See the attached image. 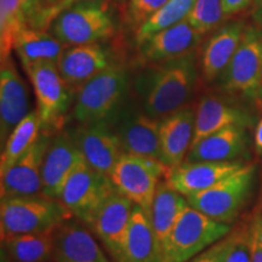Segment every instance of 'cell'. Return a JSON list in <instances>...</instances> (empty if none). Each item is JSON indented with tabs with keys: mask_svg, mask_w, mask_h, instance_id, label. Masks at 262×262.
Masks as SVG:
<instances>
[{
	"mask_svg": "<svg viewBox=\"0 0 262 262\" xmlns=\"http://www.w3.org/2000/svg\"><path fill=\"white\" fill-rule=\"evenodd\" d=\"M112 64L110 52L100 42L66 47L57 68L70 89H81L91 78Z\"/></svg>",
	"mask_w": 262,
	"mask_h": 262,
	"instance_id": "cell-18",
	"label": "cell"
},
{
	"mask_svg": "<svg viewBox=\"0 0 262 262\" xmlns=\"http://www.w3.org/2000/svg\"><path fill=\"white\" fill-rule=\"evenodd\" d=\"M25 71L34 89L41 131L49 134L60 130L71 104V89L60 74L57 63L37 62Z\"/></svg>",
	"mask_w": 262,
	"mask_h": 262,
	"instance_id": "cell-10",
	"label": "cell"
},
{
	"mask_svg": "<svg viewBox=\"0 0 262 262\" xmlns=\"http://www.w3.org/2000/svg\"><path fill=\"white\" fill-rule=\"evenodd\" d=\"M229 244V235L225 237L221 241H219L217 243L211 245L210 248H208L206 250L203 251L199 255H196L195 257L191 258L187 262H220L222 255H224L225 250L227 249Z\"/></svg>",
	"mask_w": 262,
	"mask_h": 262,
	"instance_id": "cell-37",
	"label": "cell"
},
{
	"mask_svg": "<svg viewBox=\"0 0 262 262\" xmlns=\"http://www.w3.org/2000/svg\"><path fill=\"white\" fill-rule=\"evenodd\" d=\"M254 119L249 113L215 96H205L195 108L192 146L205 137L231 126L249 127ZM191 146V147H192Z\"/></svg>",
	"mask_w": 262,
	"mask_h": 262,
	"instance_id": "cell-22",
	"label": "cell"
},
{
	"mask_svg": "<svg viewBox=\"0 0 262 262\" xmlns=\"http://www.w3.org/2000/svg\"><path fill=\"white\" fill-rule=\"evenodd\" d=\"M231 226L187 205L163 245L160 262H187L227 237Z\"/></svg>",
	"mask_w": 262,
	"mask_h": 262,
	"instance_id": "cell-3",
	"label": "cell"
},
{
	"mask_svg": "<svg viewBox=\"0 0 262 262\" xmlns=\"http://www.w3.org/2000/svg\"><path fill=\"white\" fill-rule=\"evenodd\" d=\"M257 226L258 228H260V232H261V235H262V219H257Z\"/></svg>",
	"mask_w": 262,
	"mask_h": 262,
	"instance_id": "cell-43",
	"label": "cell"
},
{
	"mask_svg": "<svg viewBox=\"0 0 262 262\" xmlns=\"http://www.w3.org/2000/svg\"><path fill=\"white\" fill-rule=\"evenodd\" d=\"M220 262H253L251 232L241 231L229 234V244Z\"/></svg>",
	"mask_w": 262,
	"mask_h": 262,
	"instance_id": "cell-33",
	"label": "cell"
},
{
	"mask_svg": "<svg viewBox=\"0 0 262 262\" xmlns=\"http://www.w3.org/2000/svg\"><path fill=\"white\" fill-rule=\"evenodd\" d=\"M83 160L84 157L70 133L61 131L52 137L42 163L41 194L60 198L67 180Z\"/></svg>",
	"mask_w": 262,
	"mask_h": 262,
	"instance_id": "cell-14",
	"label": "cell"
},
{
	"mask_svg": "<svg viewBox=\"0 0 262 262\" xmlns=\"http://www.w3.org/2000/svg\"><path fill=\"white\" fill-rule=\"evenodd\" d=\"M170 169L158 159L123 153L111 171L110 179L120 194L148 214L157 188L168 178Z\"/></svg>",
	"mask_w": 262,
	"mask_h": 262,
	"instance_id": "cell-5",
	"label": "cell"
},
{
	"mask_svg": "<svg viewBox=\"0 0 262 262\" xmlns=\"http://www.w3.org/2000/svg\"><path fill=\"white\" fill-rule=\"evenodd\" d=\"M224 17L222 0H196L187 18L196 31L205 34L217 27Z\"/></svg>",
	"mask_w": 262,
	"mask_h": 262,
	"instance_id": "cell-32",
	"label": "cell"
},
{
	"mask_svg": "<svg viewBox=\"0 0 262 262\" xmlns=\"http://www.w3.org/2000/svg\"><path fill=\"white\" fill-rule=\"evenodd\" d=\"M86 2H98V0H61L58 4L51 6V8L44 9V12H42V16L40 19V27H39V29L45 31L48 27H50L51 22L54 21V18L56 17L60 12L63 11V10L71 8V6H73L75 4H79V3H86Z\"/></svg>",
	"mask_w": 262,
	"mask_h": 262,
	"instance_id": "cell-36",
	"label": "cell"
},
{
	"mask_svg": "<svg viewBox=\"0 0 262 262\" xmlns=\"http://www.w3.org/2000/svg\"><path fill=\"white\" fill-rule=\"evenodd\" d=\"M71 136L85 162L107 176L124 153L116 131L108 122L79 124Z\"/></svg>",
	"mask_w": 262,
	"mask_h": 262,
	"instance_id": "cell-11",
	"label": "cell"
},
{
	"mask_svg": "<svg viewBox=\"0 0 262 262\" xmlns=\"http://www.w3.org/2000/svg\"><path fill=\"white\" fill-rule=\"evenodd\" d=\"M220 78L226 93L262 102V29H244L241 44Z\"/></svg>",
	"mask_w": 262,
	"mask_h": 262,
	"instance_id": "cell-6",
	"label": "cell"
},
{
	"mask_svg": "<svg viewBox=\"0 0 262 262\" xmlns=\"http://www.w3.org/2000/svg\"><path fill=\"white\" fill-rule=\"evenodd\" d=\"M187 205V198L176 191L166 180H163L159 183L148 212L153 232L158 243L159 254L162 253L163 245L171 233L176 221Z\"/></svg>",
	"mask_w": 262,
	"mask_h": 262,
	"instance_id": "cell-25",
	"label": "cell"
},
{
	"mask_svg": "<svg viewBox=\"0 0 262 262\" xmlns=\"http://www.w3.org/2000/svg\"><path fill=\"white\" fill-rule=\"evenodd\" d=\"M247 127L231 126L205 137L189 148L185 162H231L247 152Z\"/></svg>",
	"mask_w": 262,
	"mask_h": 262,
	"instance_id": "cell-23",
	"label": "cell"
},
{
	"mask_svg": "<svg viewBox=\"0 0 262 262\" xmlns=\"http://www.w3.org/2000/svg\"><path fill=\"white\" fill-rule=\"evenodd\" d=\"M55 231L12 235L2 243L15 262H48L54 260Z\"/></svg>",
	"mask_w": 262,
	"mask_h": 262,
	"instance_id": "cell-28",
	"label": "cell"
},
{
	"mask_svg": "<svg viewBox=\"0 0 262 262\" xmlns=\"http://www.w3.org/2000/svg\"><path fill=\"white\" fill-rule=\"evenodd\" d=\"M127 86L129 78L122 66H108L79 90L73 108L75 122L80 125L112 122L119 113Z\"/></svg>",
	"mask_w": 262,
	"mask_h": 262,
	"instance_id": "cell-4",
	"label": "cell"
},
{
	"mask_svg": "<svg viewBox=\"0 0 262 262\" xmlns=\"http://www.w3.org/2000/svg\"><path fill=\"white\" fill-rule=\"evenodd\" d=\"M72 216L60 199L47 195L4 198L0 204L2 239L52 231L72 219Z\"/></svg>",
	"mask_w": 262,
	"mask_h": 262,
	"instance_id": "cell-2",
	"label": "cell"
},
{
	"mask_svg": "<svg viewBox=\"0 0 262 262\" xmlns=\"http://www.w3.org/2000/svg\"><path fill=\"white\" fill-rule=\"evenodd\" d=\"M168 0H129L126 8L127 19L131 25L140 27L152 17Z\"/></svg>",
	"mask_w": 262,
	"mask_h": 262,
	"instance_id": "cell-34",
	"label": "cell"
},
{
	"mask_svg": "<svg viewBox=\"0 0 262 262\" xmlns=\"http://www.w3.org/2000/svg\"><path fill=\"white\" fill-rule=\"evenodd\" d=\"M66 45L47 31L26 27L16 40L15 51L24 70L33 63L50 61L57 63Z\"/></svg>",
	"mask_w": 262,
	"mask_h": 262,
	"instance_id": "cell-27",
	"label": "cell"
},
{
	"mask_svg": "<svg viewBox=\"0 0 262 262\" xmlns=\"http://www.w3.org/2000/svg\"><path fill=\"white\" fill-rule=\"evenodd\" d=\"M255 19H256L257 24L262 26V0H258L256 10H255Z\"/></svg>",
	"mask_w": 262,
	"mask_h": 262,
	"instance_id": "cell-41",
	"label": "cell"
},
{
	"mask_svg": "<svg viewBox=\"0 0 262 262\" xmlns=\"http://www.w3.org/2000/svg\"><path fill=\"white\" fill-rule=\"evenodd\" d=\"M50 141L49 134L41 133L31 148L11 168L2 173V199L41 194L42 163Z\"/></svg>",
	"mask_w": 262,
	"mask_h": 262,
	"instance_id": "cell-12",
	"label": "cell"
},
{
	"mask_svg": "<svg viewBox=\"0 0 262 262\" xmlns=\"http://www.w3.org/2000/svg\"><path fill=\"white\" fill-rule=\"evenodd\" d=\"M251 258L253 262H262V235L257 222L251 229Z\"/></svg>",
	"mask_w": 262,
	"mask_h": 262,
	"instance_id": "cell-38",
	"label": "cell"
},
{
	"mask_svg": "<svg viewBox=\"0 0 262 262\" xmlns=\"http://www.w3.org/2000/svg\"><path fill=\"white\" fill-rule=\"evenodd\" d=\"M60 2L61 0H42V3H44V9L51 8V6L58 4Z\"/></svg>",
	"mask_w": 262,
	"mask_h": 262,
	"instance_id": "cell-42",
	"label": "cell"
},
{
	"mask_svg": "<svg viewBox=\"0 0 262 262\" xmlns=\"http://www.w3.org/2000/svg\"><path fill=\"white\" fill-rule=\"evenodd\" d=\"M241 160L231 162H185L171 168L168 181L173 188L186 198L212 187L221 180L243 168Z\"/></svg>",
	"mask_w": 262,
	"mask_h": 262,
	"instance_id": "cell-16",
	"label": "cell"
},
{
	"mask_svg": "<svg viewBox=\"0 0 262 262\" xmlns=\"http://www.w3.org/2000/svg\"><path fill=\"white\" fill-rule=\"evenodd\" d=\"M196 0H168L152 17L136 28V44L140 47L156 33L178 25L187 18Z\"/></svg>",
	"mask_w": 262,
	"mask_h": 262,
	"instance_id": "cell-30",
	"label": "cell"
},
{
	"mask_svg": "<svg viewBox=\"0 0 262 262\" xmlns=\"http://www.w3.org/2000/svg\"><path fill=\"white\" fill-rule=\"evenodd\" d=\"M195 125V108H181L159 120L160 160L169 168L183 163L192 146Z\"/></svg>",
	"mask_w": 262,
	"mask_h": 262,
	"instance_id": "cell-19",
	"label": "cell"
},
{
	"mask_svg": "<svg viewBox=\"0 0 262 262\" xmlns=\"http://www.w3.org/2000/svg\"><path fill=\"white\" fill-rule=\"evenodd\" d=\"M116 192L110 176L83 160L67 180L58 199L77 220L90 226L101 206Z\"/></svg>",
	"mask_w": 262,
	"mask_h": 262,
	"instance_id": "cell-9",
	"label": "cell"
},
{
	"mask_svg": "<svg viewBox=\"0 0 262 262\" xmlns=\"http://www.w3.org/2000/svg\"><path fill=\"white\" fill-rule=\"evenodd\" d=\"M19 2H21L22 10L27 19L28 27L39 29L42 12H44L42 0H19Z\"/></svg>",
	"mask_w": 262,
	"mask_h": 262,
	"instance_id": "cell-35",
	"label": "cell"
},
{
	"mask_svg": "<svg viewBox=\"0 0 262 262\" xmlns=\"http://www.w3.org/2000/svg\"><path fill=\"white\" fill-rule=\"evenodd\" d=\"M50 27L66 47L95 44L112 37L114 33L113 19L101 0L79 3L63 10Z\"/></svg>",
	"mask_w": 262,
	"mask_h": 262,
	"instance_id": "cell-7",
	"label": "cell"
},
{
	"mask_svg": "<svg viewBox=\"0 0 262 262\" xmlns=\"http://www.w3.org/2000/svg\"><path fill=\"white\" fill-rule=\"evenodd\" d=\"M111 125L116 131L124 153L160 160L158 119L149 117L145 111L118 113Z\"/></svg>",
	"mask_w": 262,
	"mask_h": 262,
	"instance_id": "cell-13",
	"label": "cell"
},
{
	"mask_svg": "<svg viewBox=\"0 0 262 262\" xmlns=\"http://www.w3.org/2000/svg\"><path fill=\"white\" fill-rule=\"evenodd\" d=\"M122 262H160L158 243L149 216L139 205L131 215Z\"/></svg>",
	"mask_w": 262,
	"mask_h": 262,
	"instance_id": "cell-26",
	"label": "cell"
},
{
	"mask_svg": "<svg viewBox=\"0 0 262 262\" xmlns=\"http://www.w3.org/2000/svg\"><path fill=\"white\" fill-rule=\"evenodd\" d=\"M29 113L28 91L11 56L0 70V139L2 147L14 127Z\"/></svg>",
	"mask_w": 262,
	"mask_h": 262,
	"instance_id": "cell-17",
	"label": "cell"
},
{
	"mask_svg": "<svg viewBox=\"0 0 262 262\" xmlns=\"http://www.w3.org/2000/svg\"><path fill=\"white\" fill-rule=\"evenodd\" d=\"M196 81L194 51L185 56L160 62L142 79L143 111L155 119H163L188 106Z\"/></svg>",
	"mask_w": 262,
	"mask_h": 262,
	"instance_id": "cell-1",
	"label": "cell"
},
{
	"mask_svg": "<svg viewBox=\"0 0 262 262\" xmlns=\"http://www.w3.org/2000/svg\"><path fill=\"white\" fill-rule=\"evenodd\" d=\"M135 204L126 196L116 192L101 206L93 222L91 229L102 242L114 262H122L124 243Z\"/></svg>",
	"mask_w": 262,
	"mask_h": 262,
	"instance_id": "cell-15",
	"label": "cell"
},
{
	"mask_svg": "<svg viewBox=\"0 0 262 262\" xmlns=\"http://www.w3.org/2000/svg\"><path fill=\"white\" fill-rule=\"evenodd\" d=\"M203 35L186 18L178 25L156 33L141 44V56L150 63L175 60L193 52Z\"/></svg>",
	"mask_w": 262,
	"mask_h": 262,
	"instance_id": "cell-20",
	"label": "cell"
},
{
	"mask_svg": "<svg viewBox=\"0 0 262 262\" xmlns=\"http://www.w3.org/2000/svg\"><path fill=\"white\" fill-rule=\"evenodd\" d=\"M254 179L255 166L245 164L212 187L188 196V204L214 220L231 224L247 203Z\"/></svg>",
	"mask_w": 262,
	"mask_h": 262,
	"instance_id": "cell-8",
	"label": "cell"
},
{
	"mask_svg": "<svg viewBox=\"0 0 262 262\" xmlns=\"http://www.w3.org/2000/svg\"><path fill=\"white\" fill-rule=\"evenodd\" d=\"M27 26L19 0H0V56L2 61L11 56L18 35Z\"/></svg>",
	"mask_w": 262,
	"mask_h": 262,
	"instance_id": "cell-31",
	"label": "cell"
},
{
	"mask_svg": "<svg viewBox=\"0 0 262 262\" xmlns=\"http://www.w3.org/2000/svg\"><path fill=\"white\" fill-rule=\"evenodd\" d=\"M254 147L255 152L258 156H262V117L258 120L256 130H255V136H254Z\"/></svg>",
	"mask_w": 262,
	"mask_h": 262,
	"instance_id": "cell-40",
	"label": "cell"
},
{
	"mask_svg": "<svg viewBox=\"0 0 262 262\" xmlns=\"http://www.w3.org/2000/svg\"><path fill=\"white\" fill-rule=\"evenodd\" d=\"M251 3H253V0H222V9H224L225 17L243 11Z\"/></svg>",
	"mask_w": 262,
	"mask_h": 262,
	"instance_id": "cell-39",
	"label": "cell"
},
{
	"mask_svg": "<svg viewBox=\"0 0 262 262\" xmlns=\"http://www.w3.org/2000/svg\"><path fill=\"white\" fill-rule=\"evenodd\" d=\"M54 260L56 262H110L83 222L72 219L55 231Z\"/></svg>",
	"mask_w": 262,
	"mask_h": 262,
	"instance_id": "cell-21",
	"label": "cell"
},
{
	"mask_svg": "<svg viewBox=\"0 0 262 262\" xmlns=\"http://www.w3.org/2000/svg\"><path fill=\"white\" fill-rule=\"evenodd\" d=\"M245 27L235 22L219 29L203 49L201 67L203 78L212 81L224 73L241 44Z\"/></svg>",
	"mask_w": 262,
	"mask_h": 262,
	"instance_id": "cell-24",
	"label": "cell"
},
{
	"mask_svg": "<svg viewBox=\"0 0 262 262\" xmlns=\"http://www.w3.org/2000/svg\"><path fill=\"white\" fill-rule=\"evenodd\" d=\"M41 123L37 111H32L10 133L2 147L0 173H4L33 146L40 136Z\"/></svg>",
	"mask_w": 262,
	"mask_h": 262,
	"instance_id": "cell-29",
	"label": "cell"
}]
</instances>
